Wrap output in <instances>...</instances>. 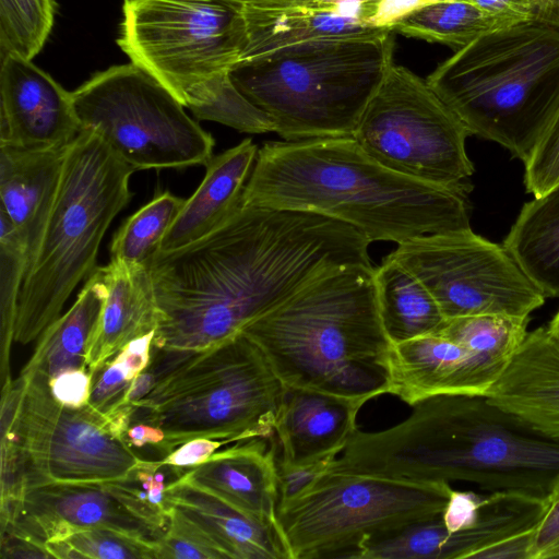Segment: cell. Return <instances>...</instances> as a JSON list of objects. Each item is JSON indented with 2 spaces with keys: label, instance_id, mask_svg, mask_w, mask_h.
<instances>
[{
  "label": "cell",
  "instance_id": "obj_16",
  "mask_svg": "<svg viewBox=\"0 0 559 559\" xmlns=\"http://www.w3.org/2000/svg\"><path fill=\"white\" fill-rule=\"evenodd\" d=\"M168 514L153 507L131 477L104 483H55L26 490L1 507V537L46 549L51 542L90 528H110L158 543Z\"/></svg>",
  "mask_w": 559,
  "mask_h": 559
},
{
  "label": "cell",
  "instance_id": "obj_45",
  "mask_svg": "<svg viewBox=\"0 0 559 559\" xmlns=\"http://www.w3.org/2000/svg\"><path fill=\"white\" fill-rule=\"evenodd\" d=\"M156 379V370L150 362L148 367L133 380L121 404L133 406L134 403L145 397L151 392L155 385Z\"/></svg>",
  "mask_w": 559,
  "mask_h": 559
},
{
  "label": "cell",
  "instance_id": "obj_31",
  "mask_svg": "<svg viewBox=\"0 0 559 559\" xmlns=\"http://www.w3.org/2000/svg\"><path fill=\"white\" fill-rule=\"evenodd\" d=\"M186 108L199 120L218 122L239 132H274V124L269 115L239 91L229 72L202 85L192 95Z\"/></svg>",
  "mask_w": 559,
  "mask_h": 559
},
{
  "label": "cell",
  "instance_id": "obj_33",
  "mask_svg": "<svg viewBox=\"0 0 559 559\" xmlns=\"http://www.w3.org/2000/svg\"><path fill=\"white\" fill-rule=\"evenodd\" d=\"M55 0H0V50L33 60L55 22Z\"/></svg>",
  "mask_w": 559,
  "mask_h": 559
},
{
  "label": "cell",
  "instance_id": "obj_1",
  "mask_svg": "<svg viewBox=\"0 0 559 559\" xmlns=\"http://www.w3.org/2000/svg\"><path fill=\"white\" fill-rule=\"evenodd\" d=\"M370 243L333 218L240 197L206 235L153 257L158 324L152 347L189 353L222 343L314 278L344 265L372 264Z\"/></svg>",
  "mask_w": 559,
  "mask_h": 559
},
{
  "label": "cell",
  "instance_id": "obj_42",
  "mask_svg": "<svg viewBox=\"0 0 559 559\" xmlns=\"http://www.w3.org/2000/svg\"><path fill=\"white\" fill-rule=\"evenodd\" d=\"M225 440L198 438L190 440L176 448L168 455L158 460L160 465H168L178 468H188L207 460L223 444Z\"/></svg>",
  "mask_w": 559,
  "mask_h": 559
},
{
  "label": "cell",
  "instance_id": "obj_39",
  "mask_svg": "<svg viewBox=\"0 0 559 559\" xmlns=\"http://www.w3.org/2000/svg\"><path fill=\"white\" fill-rule=\"evenodd\" d=\"M486 495L452 488L441 520L449 532L476 527L485 513Z\"/></svg>",
  "mask_w": 559,
  "mask_h": 559
},
{
  "label": "cell",
  "instance_id": "obj_14",
  "mask_svg": "<svg viewBox=\"0 0 559 559\" xmlns=\"http://www.w3.org/2000/svg\"><path fill=\"white\" fill-rule=\"evenodd\" d=\"M388 255L427 287L445 319L530 318L546 299L503 245L471 228L414 238Z\"/></svg>",
  "mask_w": 559,
  "mask_h": 559
},
{
  "label": "cell",
  "instance_id": "obj_13",
  "mask_svg": "<svg viewBox=\"0 0 559 559\" xmlns=\"http://www.w3.org/2000/svg\"><path fill=\"white\" fill-rule=\"evenodd\" d=\"M468 135L427 80L393 62L353 138L397 174L468 194L474 174L465 148Z\"/></svg>",
  "mask_w": 559,
  "mask_h": 559
},
{
  "label": "cell",
  "instance_id": "obj_3",
  "mask_svg": "<svg viewBox=\"0 0 559 559\" xmlns=\"http://www.w3.org/2000/svg\"><path fill=\"white\" fill-rule=\"evenodd\" d=\"M241 198L333 218L370 242L471 228L467 193L397 174L353 136L265 142Z\"/></svg>",
  "mask_w": 559,
  "mask_h": 559
},
{
  "label": "cell",
  "instance_id": "obj_7",
  "mask_svg": "<svg viewBox=\"0 0 559 559\" xmlns=\"http://www.w3.org/2000/svg\"><path fill=\"white\" fill-rule=\"evenodd\" d=\"M393 34L286 45L238 61L229 75L283 141L353 136L394 62Z\"/></svg>",
  "mask_w": 559,
  "mask_h": 559
},
{
  "label": "cell",
  "instance_id": "obj_22",
  "mask_svg": "<svg viewBox=\"0 0 559 559\" xmlns=\"http://www.w3.org/2000/svg\"><path fill=\"white\" fill-rule=\"evenodd\" d=\"M164 497L167 509H177L224 558L292 559L278 523L258 520L178 479L167 485Z\"/></svg>",
  "mask_w": 559,
  "mask_h": 559
},
{
  "label": "cell",
  "instance_id": "obj_8",
  "mask_svg": "<svg viewBox=\"0 0 559 559\" xmlns=\"http://www.w3.org/2000/svg\"><path fill=\"white\" fill-rule=\"evenodd\" d=\"M135 171L95 133L66 150L59 185L21 288L14 342L28 344L61 316L78 284L96 270L102 240L131 199Z\"/></svg>",
  "mask_w": 559,
  "mask_h": 559
},
{
  "label": "cell",
  "instance_id": "obj_38",
  "mask_svg": "<svg viewBox=\"0 0 559 559\" xmlns=\"http://www.w3.org/2000/svg\"><path fill=\"white\" fill-rule=\"evenodd\" d=\"M528 559H559V483L546 498L542 516L533 530Z\"/></svg>",
  "mask_w": 559,
  "mask_h": 559
},
{
  "label": "cell",
  "instance_id": "obj_48",
  "mask_svg": "<svg viewBox=\"0 0 559 559\" xmlns=\"http://www.w3.org/2000/svg\"><path fill=\"white\" fill-rule=\"evenodd\" d=\"M547 328L551 333L559 336V310L554 316Z\"/></svg>",
  "mask_w": 559,
  "mask_h": 559
},
{
  "label": "cell",
  "instance_id": "obj_12",
  "mask_svg": "<svg viewBox=\"0 0 559 559\" xmlns=\"http://www.w3.org/2000/svg\"><path fill=\"white\" fill-rule=\"evenodd\" d=\"M20 377L24 390L19 412L1 419L0 428L1 443L12 445L16 455L22 495L55 483L126 479L144 460L108 415L87 404L78 408L60 404L40 372L21 371Z\"/></svg>",
  "mask_w": 559,
  "mask_h": 559
},
{
  "label": "cell",
  "instance_id": "obj_18",
  "mask_svg": "<svg viewBox=\"0 0 559 559\" xmlns=\"http://www.w3.org/2000/svg\"><path fill=\"white\" fill-rule=\"evenodd\" d=\"M0 146L62 150L80 134L72 92L15 53H1Z\"/></svg>",
  "mask_w": 559,
  "mask_h": 559
},
{
  "label": "cell",
  "instance_id": "obj_40",
  "mask_svg": "<svg viewBox=\"0 0 559 559\" xmlns=\"http://www.w3.org/2000/svg\"><path fill=\"white\" fill-rule=\"evenodd\" d=\"M53 397L62 405L82 407L88 403L92 374L87 369H74L58 374L49 382Z\"/></svg>",
  "mask_w": 559,
  "mask_h": 559
},
{
  "label": "cell",
  "instance_id": "obj_11",
  "mask_svg": "<svg viewBox=\"0 0 559 559\" xmlns=\"http://www.w3.org/2000/svg\"><path fill=\"white\" fill-rule=\"evenodd\" d=\"M122 12L118 46L185 107L247 46L245 5L236 0H124Z\"/></svg>",
  "mask_w": 559,
  "mask_h": 559
},
{
  "label": "cell",
  "instance_id": "obj_5",
  "mask_svg": "<svg viewBox=\"0 0 559 559\" xmlns=\"http://www.w3.org/2000/svg\"><path fill=\"white\" fill-rule=\"evenodd\" d=\"M426 80L471 135L525 164L559 110V27L524 21L490 32Z\"/></svg>",
  "mask_w": 559,
  "mask_h": 559
},
{
  "label": "cell",
  "instance_id": "obj_37",
  "mask_svg": "<svg viewBox=\"0 0 559 559\" xmlns=\"http://www.w3.org/2000/svg\"><path fill=\"white\" fill-rule=\"evenodd\" d=\"M139 373L118 353L92 374V389L87 405L106 414L121 405Z\"/></svg>",
  "mask_w": 559,
  "mask_h": 559
},
{
  "label": "cell",
  "instance_id": "obj_26",
  "mask_svg": "<svg viewBox=\"0 0 559 559\" xmlns=\"http://www.w3.org/2000/svg\"><path fill=\"white\" fill-rule=\"evenodd\" d=\"M106 295V285L96 267L70 309L39 335L33 355L21 371L40 372L50 382L64 371L86 369L88 342Z\"/></svg>",
  "mask_w": 559,
  "mask_h": 559
},
{
  "label": "cell",
  "instance_id": "obj_24",
  "mask_svg": "<svg viewBox=\"0 0 559 559\" xmlns=\"http://www.w3.org/2000/svg\"><path fill=\"white\" fill-rule=\"evenodd\" d=\"M259 147L250 139L213 156L205 176L164 236L158 251H171L201 238L237 206Z\"/></svg>",
  "mask_w": 559,
  "mask_h": 559
},
{
  "label": "cell",
  "instance_id": "obj_2",
  "mask_svg": "<svg viewBox=\"0 0 559 559\" xmlns=\"http://www.w3.org/2000/svg\"><path fill=\"white\" fill-rule=\"evenodd\" d=\"M412 407L390 428L357 429L326 471L467 481L540 498L559 483V443L532 432L485 395H435Z\"/></svg>",
  "mask_w": 559,
  "mask_h": 559
},
{
  "label": "cell",
  "instance_id": "obj_6",
  "mask_svg": "<svg viewBox=\"0 0 559 559\" xmlns=\"http://www.w3.org/2000/svg\"><path fill=\"white\" fill-rule=\"evenodd\" d=\"M159 353L151 360L155 385L133 404L131 426L160 428L165 439L155 448L165 456L198 438L272 437L287 386L242 332L201 350Z\"/></svg>",
  "mask_w": 559,
  "mask_h": 559
},
{
  "label": "cell",
  "instance_id": "obj_28",
  "mask_svg": "<svg viewBox=\"0 0 559 559\" xmlns=\"http://www.w3.org/2000/svg\"><path fill=\"white\" fill-rule=\"evenodd\" d=\"M374 282L383 326L393 344L431 334L445 322L427 287L389 255L374 269Z\"/></svg>",
  "mask_w": 559,
  "mask_h": 559
},
{
  "label": "cell",
  "instance_id": "obj_43",
  "mask_svg": "<svg viewBox=\"0 0 559 559\" xmlns=\"http://www.w3.org/2000/svg\"><path fill=\"white\" fill-rule=\"evenodd\" d=\"M490 13L518 22L535 21L539 0H468Z\"/></svg>",
  "mask_w": 559,
  "mask_h": 559
},
{
  "label": "cell",
  "instance_id": "obj_25",
  "mask_svg": "<svg viewBox=\"0 0 559 559\" xmlns=\"http://www.w3.org/2000/svg\"><path fill=\"white\" fill-rule=\"evenodd\" d=\"M67 147L33 151L0 146V213L27 241L29 255L57 192Z\"/></svg>",
  "mask_w": 559,
  "mask_h": 559
},
{
  "label": "cell",
  "instance_id": "obj_44",
  "mask_svg": "<svg viewBox=\"0 0 559 559\" xmlns=\"http://www.w3.org/2000/svg\"><path fill=\"white\" fill-rule=\"evenodd\" d=\"M126 439L131 447H143L145 444L156 447L165 439L163 430L148 424H134L126 432Z\"/></svg>",
  "mask_w": 559,
  "mask_h": 559
},
{
  "label": "cell",
  "instance_id": "obj_20",
  "mask_svg": "<svg viewBox=\"0 0 559 559\" xmlns=\"http://www.w3.org/2000/svg\"><path fill=\"white\" fill-rule=\"evenodd\" d=\"M361 405L334 395L288 388L275 425L277 463L305 466L331 463L358 429Z\"/></svg>",
  "mask_w": 559,
  "mask_h": 559
},
{
  "label": "cell",
  "instance_id": "obj_9",
  "mask_svg": "<svg viewBox=\"0 0 559 559\" xmlns=\"http://www.w3.org/2000/svg\"><path fill=\"white\" fill-rule=\"evenodd\" d=\"M449 481L325 471L277 507L292 559L348 558L366 540L441 516Z\"/></svg>",
  "mask_w": 559,
  "mask_h": 559
},
{
  "label": "cell",
  "instance_id": "obj_15",
  "mask_svg": "<svg viewBox=\"0 0 559 559\" xmlns=\"http://www.w3.org/2000/svg\"><path fill=\"white\" fill-rule=\"evenodd\" d=\"M530 318L447 319L436 332L394 344L390 394L409 406L443 394L487 395L527 334Z\"/></svg>",
  "mask_w": 559,
  "mask_h": 559
},
{
  "label": "cell",
  "instance_id": "obj_30",
  "mask_svg": "<svg viewBox=\"0 0 559 559\" xmlns=\"http://www.w3.org/2000/svg\"><path fill=\"white\" fill-rule=\"evenodd\" d=\"M185 201L165 191L128 217L112 237L110 261L148 267Z\"/></svg>",
  "mask_w": 559,
  "mask_h": 559
},
{
  "label": "cell",
  "instance_id": "obj_17",
  "mask_svg": "<svg viewBox=\"0 0 559 559\" xmlns=\"http://www.w3.org/2000/svg\"><path fill=\"white\" fill-rule=\"evenodd\" d=\"M430 0H311L245 5L247 46L242 59L301 41L349 40L394 33L407 12Z\"/></svg>",
  "mask_w": 559,
  "mask_h": 559
},
{
  "label": "cell",
  "instance_id": "obj_41",
  "mask_svg": "<svg viewBox=\"0 0 559 559\" xmlns=\"http://www.w3.org/2000/svg\"><path fill=\"white\" fill-rule=\"evenodd\" d=\"M330 463H318L305 466H284L277 463L278 504L285 503L304 492L320 477Z\"/></svg>",
  "mask_w": 559,
  "mask_h": 559
},
{
  "label": "cell",
  "instance_id": "obj_27",
  "mask_svg": "<svg viewBox=\"0 0 559 559\" xmlns=\"http://www.w3.org/2000/svg\"><path fill=\"white\" fill-rule=\"evenodd\" d=\"M503 247L546 298H559V185L523 205Z\"/></svg>",
  "mask_w": 559,
  "mask_h": 559
},
{
  "label": "cell",
  "instance_id": "obj_35",
  "mask_svg": "<svg viewBox=\"0 0 559 559\" xmlns=\"http://www.w3.org/2000/svg\"><path fill=\"white\" fill-rule=\"evenodd\" d=\"M169 524L157 543V559H222L223 555L177 509L168 507Z\"/></svg>",
  "mask_w": 559,
  "mask_h": 559
},
{
  "label": "cell",
  "instance_id": "obj_46",
  "mask_svg": "<svg viewBox=\"0 0 559 559\" xmlns=\"http://www.w3.org/2000/svg\"><path fill=\"white\" fill-rule=\"evenodd\" d=\"M535 21L559 27V0H539Z\"/></svg>",
  "mask_w": 559,
  "mask_h": 559
},
{
  "label": "cell",
  "instance_id": "obj_19",
  "mask_svg": "<svg viewBox=\"0 0 559 559\" xmlns=\"http://www.w3.org/2000/svg\"><path fill=\"white\" fill-rule=\"evenodd\" d=\"M486 397L532 432L559 443V336L547 326L528 331Z\"/></svg>",
  "mask_w": 559,
  "mask_h": 559
},
{
  "label": "cell",
  "instance_id": "obj_10",
  "mask_svg": "<svg viewBox=\"0 0 559 559\" xmlns=\"http://www.w3.org/2000/svg\"><path fill=\"white\" fill-rule=\"evenodd\" d=\"M81 131L98 135L135 170L206 165L215 141L150 73L130 62L72 92Z\"/></svg>",
  "mask_w": 559,
  "mask_h": 559
},
{
  "label": "cell",
  "instance_id": "obj_4",
  "mask_svg": "<svg viewBox=\"0 0 559 559\" xmlns=\"http://www.w3.org/2000/svg\"><path fill=\"white\" fill-rule=\"evenodd\" d=\"M372 264L309 282L241 332L288 388L359 405L391 389L393 342L382 322Z\"/></svg>",
  "mask_w": 559,
  "mask_h": 559
},
{
  "label": "cell",
  "instance_id": "obj_23",
  "mask_svg": "<svg viewBox=\"0 0 559 559\" xmlns=\"http://www.w3.org/2000/svg\"><path fill=\"white\" fill-rule=\"evenodd\" d=\"M107 288L87 346L85 366L93 374L128 343L155 332L158 309L150 270L110 261L98 267Z\"/></svg>",
  "mask_w": 559,
  "mask_h": 559
},
{
  "label": "cell",
  "instance_id": "obj_21",
  "mask_svg": "<svg viewBox=\"0 0 559 559\" xmlns=\"http://www.w3.org/2000/svg\"><path fill=\"white\" fill-rule=\"evenodd\" d=\"M178 480L202 489L263 522H277V456L272 443L254 438L182 468Z\"/></svg>",
  "mask_w": 559,
  "mask_h": 559
},
{
  "label": "cell",
  "instance_id": "obj_32",
  "mask_svg": "<svg viewBox=\"0 0 559 559\" xmlns=\"http://www.w3.org/2000/svg\"><path fill=\"white\" fill-rule=\"evenodd\" d=\"M29 247L11 221L0 213L1 384L10 377V348L14 342L21 288L27 271Z\"/></svg>",
  "mask_w": 559,
  "mask_h": 559
},
{
  "label": "cell",
  "instance_id": "obj_34",
  "mask_svg": "<svg viewBox=\"0 0 559 559\" xmlns=\"http://www.w3.org/2000/svg\"><path fill=\"white\" fill-rule=\"evenodd\" d=\"M51 558L157 559V543L110 528L75 532L48 543Z\"/></svg>",
  "mask_w": 559,
  "mask_h": 559
},
{
  "label": "cell",
  "instance_id": "obj_47",
  "mask_svg": "<svg viewBox=\"0 0 559 559\" xmlns=\"http://www.w3.org/2000/svg\"><path fill=\"white\" fill-rule=\"evenodd\" d=\"M243 5H278V4H289V3H299L311 0H236Z\"/></svg>",
  "mask_w": 559,
  "mask_h": 559
},
{
  "label": "cell",
  "instance_id": "obj_36",
  "mask_svg": "<svg viewBox=\"0 0 559 559\" xmlns=\"http://www.w3.org/2000/svg\"><path fill=\"white\" fill-rule=\"evenodd\" d=\"M524 165L526 192L534 197L559 185V110Z\"/></svg>",
  "mask_w": 559,
  "mask_h": 559
},
{
  "label": "cell",
  "instance_id": "obj_29",
  "mask_svg": "<svg viewBox=\"0 0 559 559\" xmlns=\"http://www.w3.org/2000/svg\"><path fill=\"white\" fill-rule=\"evenodd\" d=\"M518 21L485 11L468 0H430L404 14L394 33L447 45L455 51Z\"/></svg>",
  "mask_w": 559,
  "mask_h": 559
}]
</instances>
